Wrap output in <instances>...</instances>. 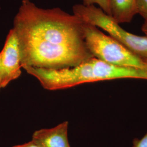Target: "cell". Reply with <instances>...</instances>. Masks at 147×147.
Segmentation results:
<instances>
[{
  "label": "cell",
  "mask_w": 147,
  "mask_h": 147,
  "mask_svg": "<svg viewBox=\"0 0 147 147\" xmlns=\"http://www.w3.org/2000/svg\"><path fill=\"white\" fill-rule=\"evenodd\" d=\"M2 88V84H1V78H0V89Z\"/></svg>",
  "instance_id": "cell-12"
},
{
  "label": "cell",
  "mask_w": 147,
  "mask_h": 147,
  "mask_svg": "<svg viewBox=\"0 0 147 147\" xmlns=\"http://www.w3.org/2000/svg\"><path fill=\"white\" fill-rule=\"evenodd\" d=\"M21 56L16 32L11 30L0 53V78L2 88H5L21 74Z\"/></svg>",
  "instance_id": "cell-4"
},
{
  "label": "cell",
  "mask_w": 147,
  "mask_h": 147,
  "mask_svg": "<svg viewBox=\"0 0 147 147\" xmlns=\"http://www.w3.org/2000/svg\"><path fill=\"white\" fill-rule=\"evenodd\" d=\"M84 41L95 58L114 65L147 71V64L113 38L105 34L94 25L84 22Z\"/></svg>",
  "instance_id": "cell-2"
},
{
  "label": "cell",
  "mask_w": 147,
  "mask_h": 147,
  "mask_svg": "<svg viewBox=\"0 0 147 147\" xmlns=\"http://www.w3.org/2000/svg\"><path fill=\"white\" fill-rule=\"evenodd\" d=\"M136 0H109L110 16L118 24L129 23L137 14Z\"/></svg>",
  "instance_id": "cell-6"
},
{
  "label": "cell",
  "mask_w": 147,
  "mask_h": 147,
  "mask_svg": "<svg viewBox=\"0 0 147 147\" xmlns=\"http://www.w3.org/2000/svg\"><path fill=\"white\" fill-rule=\"evenodd\" d=\"M73 14L86 23L100 28L132 53L147 59V36H140L126 31L110 16L94 5H74Z\"/></svg>",
  "instance_id": "cell-3"
},
{
  "label": "cell",
  "mask_w": 147,
  "mask_h": 147,
  "mask_svg": "<svg viewBox=\"0 0 147 147\" xmlns=\"http://www.w3.org/2000/svg\"><path fill=\"white\" fill-rule=\"evenodd\" d=\"M68 121H65L50 129H42L33 134L32 139L44 147H70L68 137Z\"/></svg>",
  "instance_id": "cell-5"
},
{
  "label": "cell",
  "mask_w": 147,
  "mask_h": 147,
  "mask_svg": "<svg viewBox=\"0 0 147 147\" xmlns=\"http://www.w3.org/2000/svg\"><path fill=\"white\" fill-rule=\"evenodd\" d=\"M84 5H98L100 9L110 16V9L109 5V0H82Z\"/></svg>",
  "instance_id": "cell-7"
},
{
  "label": "cell",
  "mask_w": 147,
  "mask_h": 147,
  "mask_svg": "<svg viewBox=\"0 0 147 147\" xmlns=\"http://www.w3.org/2000/svg\"><path fill=\"white\" fill-rule=\"evenodd\" d=\"M84 24L78 16L59 8L44 9L22 0L13 28L21 67L71 68L93 57L84 41Z\"/></svg>",
  "instance_id": "cell-1"
},
{
  "label": "cell",
  "mask_w": 147,
  "mask_h": 147,
  "mask_svg": "<svg viewBox=\"0 0 147 147\" xmlns=\"http://www.w3.org/2000/svg\"><path fill=\"white\" fill-rule=\"evenodd\" d=\"M137 14H140L147 21V0H136Z\"/></svg>",
  "instance_id": "cell-8"
},
{
  "label": "cell",
  "mask_w": 147,
  "mask_h": 147,
  "mask_svg": "<svg viewBox=\"0 0 147 147\" xmlns=\"http://www.w3.org/2000/svg\"><path fill=\"white\" fill-rule=\"evenodd\" d=\"M12 147H44L42 144H41L39 142H38L36 140H34L32 139L31 141L27 142L26 143L20 144V145H16Z\"/></svg>",
  "instance_id": "cell-10"
},
{
  "label": "cell",
  "mask_w": 147,
  "mask_h": 147,
  "mask_svg": "<svg viewBox=\"0 0 147 147\" xmlns=\"http://www.w3.org/2000/svg\"><path fill=\"white\" fill-rule=\"evenodd\" d=\"M142 31L147 36V21H144L143 24L142 25Z\"/></svg>",
  "instance_id": "cell-11"
},
{
  "label": "cell",
  "mask_w": 147,
  "mask_h": 147,
  "mask_svg": "<svg viewBox=\"0 0 147 147\" xmlns=\"http://www.w3.org/2000/svg\"><path fill=\"white\" fill-rule=\"evenodd\" d=\"M132 147H147V132L141 138H134Z\"/></svg>",
  "instance_id": "cell-9"
},
{
  "label": "cell",
  "mask_w": 147,
  "mask_h": 147,
  "mask_svg": "<svg viewBox=\"0 0 147 147\" xmlns=\"http://www.w3.org/2000/svg\"><path fill=\"white\" fill-rule=\"evenodd\" d=\"M144 61L146 62V63L147 64V59H144Z\"/></svg>",
  "instance_id": "cell-13"
}]
</instances>
